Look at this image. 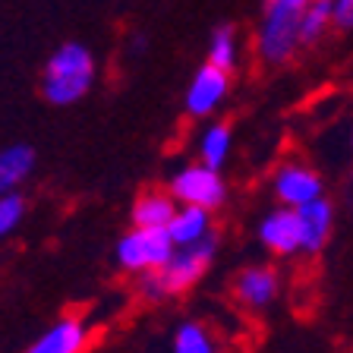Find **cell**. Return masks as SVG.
<instances>
[{
	"label": "cell",
	"mask_w": 353,
	"mask_h": 353,
	"mask_svg": "<svg viewBox=\"0 0 353 353\" xmlns=\"http://www.w3.org/2000/svg\"><path fill=\"white\" fill-rule=\"evenodd\" d=\"M214 256H218V236H208L192 246H176L174 256L158 272L139 278V296L145 303H168L174 296H183L208 274Z\"/></svg>",
	"instance_id": "obj_1"
},
{
	"label": "cell",
	"mask_w": 353,
	"mask_h": 353,
	"mask_svg": "<svg viewBox=\"0 0 353 353\" xmlns=\"http://www.w3.org/2000/svg\"><path fill=\"white\" fill-rule=\"evenodd\" d=\"M312 0H262V22L256 29V54L262 63L281 66L303 48V13Z\"/></svg>",
	"instance_id": "obj_2"
},
{
	"label": "cell",
	"mask_w": 353,
	"mask_h": 353,
	"mask_svg": "<svg viewBox=\"0 0 353 353\" xmlns=\"http://www.w3.org/2000/svg\"><path fill=\"white\" fill-rule=\"evenodd\" d=\"M95 82V57L85 44L66 41L51 54L48 66H44L41 79V95L57 108L76 104Z\"/></svg>",
	"instance_id": "obj_3"
},
{
	"label": "cell",
	"mask_w": 353,
	"mask_h": 353,
	"mask_svg": "<svg viewBox=\"0 0 353 353\" xmlns=\"http://www.w3.org/2000/svg\"><path fill=\"white\" fill-rule=\"evenodd\" d=\"M174 240L168 230H152V228H130L123 236L117 240L114 259L126 274H142L158 272L170 256H174Z\"/></svg>",
	"instance_id": "obj_4"
},
{
	"label": "cell",
	"mask_w": 353,
	"mask_h": 353,
	"mask_svg": "<svg viewBox=\"0 0 353 353\" xmlns=\"http://www.w3.org/2000/svg\"><path fill=\"white\" fill-rule=\"evenodd\" d=\"M168 190L180 205H199L208 212H218L228 202V183H224L221 170L202 161H190L180 170H174Z\"/></svg>",
	"instance_id": "obj_5"
},
{
	"label": "cell",
	"mask_w": 353,
	"mask_h": 353,
	"mask_svg": "<svg viewBox=\"0 0 353 353\" xmlns=\"http://www.w3.org/2000/svg\"><path fill=\"white\" fill-rule=\"evenodd\" d=\"M272 190H274V199L278 205H287V208H300V205H309L316 199L325 196V180L319 176L316 168H309L306 161H290L278 164L272 176Z\"/></svg>",
	"instance_id": "obj_6"
},
{
	"label": "cell",
	"mask_w": 353,
	"mask_h": 353,
	"mask_svg": "<svg viewBox=\"0 0 353 353\" xmlns=\"http://www.w3.org/2000/svg\"><path fill=\"white\" fill-rule=\"evenodd\" d=\"M281 284H284V278L274 265H246L236 272L230 290H234V300L240 309L265 312L281 296Z\"/></svg>",
	"instance_id": "obj_7"
},
{
	"label": "cell",
	"mask_w": 353,
	"mask_h": 353,
	"mask_svg": "<svg viewBox=\"0 0 353 353\" xmlns=\"http://www.w3.org/2000/svg\"><path fill=\"white\" fill-rule=\"evenodd\" d=\"M256 236L265 246V252H272V256H278V259H290V256H296V252H303L296 208H287V205L272 208V212L259 221Z\"/></svg>",
	"instance_id": "obj_8"
},
{
	"label": "cell",
	"mask_w": 353,
	"mask_h": 353,
	"mask_svg": "<svg viewBox=\"0 0 353 353\" xmlns=\"http://www.w3.org/2000/svg\"><path fill=\"white\" fill-rule=\"evenodd\" d=\"M88 344H92V325L85 322V316L70 312L48 325V331H41L26 353H85Z\"/></svg>",
	"instance_id": "obj_9"
},
{
	"label": "cell",
	"mask_w": 353,
	"mask_h": 353,
	"mask_svg": "<svg viewBox=\"0 0 353 353\" xmlns=\"http://www.w3.org/2000/svg\"><path fill=\"white\" fill-rule=\"evenodd\" d=\"M230 92V73L221 66H199L192 76L190 88H186V114L190 117H212L221 108V101Z\"/></svg>",
	"instance_id": "obj_10"
},
{
	"label": "cell",
	"mask_w": 353,
	"mask_h": 353,
	"mask_svg": "<svg viewBox=\"0 0 353 353\" xmlns=\"http://www.w3.org/2000/svg\"><path fill=\"white\" fill-rule=\"evenodd\" d=\"M296 218H300V243L306 256H316L328 246L331 230H334V205L328 199H316L309 205L296 208Z\"/></svg>",
	"instance_id": "obj_11"
},
{
	"label": "cell",
	"mask_w": 353,
	"mask_h": 353,
	"mask_svg": "<svg viewBox=\"0 0 353 353\" xmlns=\"http://www.w3.org/2000/svg\"><path fill=\"white\" fill-rule=\"evenodd\" d=\"M176 208H180V202L170 196V190H145L136 196V202H132L130 221H132V228L168 230V224L174 221Z\"/></svg>",
	"instance_id": "obj_12"
},
{
	"label": "cell",
	"mask_w": 353,
	"mask_h": 353,
	"mask_svg": "<svg viewBox=\"0 0 353 353\" xmlns=\"http://www.w3.org/2000/svg\"><path fill=\"white\" fill-rule=\"evenodd\" d=\"M214 212L199 205H180L174 214V221L168 224V234L174 240V246H192V243H202L208 236H214Z\"/></svg>",
	"instance_id": "obj_13"
},
{
	"label": "cell",
	"mask_w": 353,
	"mask_h": 353,
	"mask_svg": "<svg viewBox=\"0 0 353 353\" xmlns=\"http://www.w3.org/2000/svg\"><path fill=\"white\" fill-rule=\"evenodd\" d=\"M35 170V152L29 145L0 148V196H13Z\"/></svg>",
	"instance_id": "obj_14"
},
{
	"label": "cell",
	"mask_w": 353,
	"mask_h": 353,
	"mask_svg": "<svg viewBox=\"0 0 353 353\" xmlns=\"http://www.w3.org/2000/svg\"><path fill=\"white\" fill-rule=\"evenodd\" d=\"M234 148V132L228 123H208L205 130L199 132L196 139V161L212 164V168H224Z\"/></svg>",
	"instance_id": "obj_15"
},
{
	"label": "cell",
	"mask_w": 353,
	"mask_h": 353,
	"mask_svg": "<svg viewBox=\"0 0 353 353\" xmlns=\"http://www.w3.org/2000/svg\"><path fill=\"white\" fill-rule=\"evenodd\" d=\"M170 353H218V341L202 322H180L170 341Z\"/></svg>",
	"instance_id": "obj_16"
},
{
	"label": "cell",
	"mask_w": 353,
	"mask_h": 353,
	"mask_svg": "<svg viewBox=\"0 0 353 353\" xmlns=\"http://www.w3.org/2000/svg\"><path fill=\"white\" fill-rule=\"evenodd\" d=\"M328 29H338L334 26V0H312L303 13V48H312L319 44Z\"/></svg>",
	"instance_id": "obj_17"
},
{
	"label": "cell",
	"mask_w": 353,
	"mask_h": 353,
	"mask_svg": "<svg viewBox=\"0 0 353 353\" xmlns=\"http://www.w3.org/2000/svg\"><path fill=\"white\" fill-rule=\"evenodd\" d=\"M208 63L221 66V70H234L240 63V38H236L234 26H218L208 38Z\"/></svg>",
	"instance_id": "obj_18"
},
{
	"label": "cell",
	"mask_w": 353,
	"mask_h": 353,
	"mask_svg": "<svg viewBox=\"0 0 353 353\" xmlns=\"http://www.w3.org/2000/svg\"><path fill=\"white\" fill-rule=\"evenodd\" d=\"M22 218H26V199H22L19 192H13V196H0V243L19 228Z\"/></svg>",
	"instance_id": "obj_19"
},
{
	"label": "cell",
	"mask_w": 353,
	"mask_h": 353,
	"mask_svg": "<svg viewBox=\"0 0 353 353\" xmlns=\"http://www.w3.org/2000/svg\"><path fill=\"white\" fill-rule=\"evenodd\" d=\"M334 26L353 29V0H334Z\"/></svg>",
	"instance_id": "obj_20"
}]
</instances>
